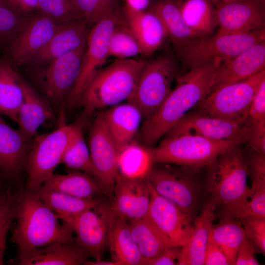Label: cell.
Instances as JSON below:
<instances>
[{"label": "cell", "mask_w": 265, "mask_h": 265, "mask_svg": "<svg viewBox=\"0 0 265 265\" xmlns=\"http://www.w3.org/2000/svg\"><path fill=\"white\" fill-rule=\"evenodd\" d=\"M224 59L217 58L189 68L176 78L177 85L159 109L143 121L140 143L149 147L158 141L211 92L218 69Z\"/></svg>", "instance_id": "obj_1"}, {"label": "cell", "mask_w": 265, "mask_h": 265, "mask_svg": "<svg viewBox=\"0 0 265 265\" xmlns=\"http://www.w3.org/2000/svg\"><path fill=\"white\" fill-rule=\"evenodd\" d=\"M14 220L11 240L16 245L18 255L56 242L75 241L71 226L35 194L25 190L17 193Z\"/></svg>", "instance_id": "obj_2"}, {"label": "cell", "mask_w": 265, "mask_h": 265, "mask_svg": "<svg viewBox=\"0 0 265 265\" xmlns=\"http://www.w3.org/2000/svg\"><path fill=\"white\" fill-rule=\"evenodd\" d=\"M145 63L141 59H116L93 77L83 91L78 105L89 113L130 101Z\"/></svg>", "instance_id": "obj_3"}, {"label": "cell", "mask_w": 265, "mask_h": 265, "mask_svg": "<svg viewBox=\"0 0 265 265\" xmlns=\"http://www.w3.org/2000/svg\"><path fill=\"white\" fill-rule=\"evenodd\" d=\"M155 163L145 179L160 195L194 218L204 203L207 192L200 171L169 163Z\"/></svg>", "instance_id": "obj_4"}, {"label": "cell", "mask_w": 265, "mask_h": 265, "mask_svg": "<svg viewBox=\"0 0 265 265\" xmlns=\"http://www.w3.org/2000/svg\"><path fill=\"white\" fill-rule=\"evenodd\" d=\"M243 144L195 135L165 137L152 147L155 163H169L201 171L222 154Z\"/></svg>", "instance_id": "obj_5"}, {"label": "cell", "mask_w": 265, "mask_h": 265, "mask_svg": "<svg viewBox=\"0 0 265 265\" xmlns=\"http://www.w3.org/2000/svg\"><path fill=\"white\" fill-rule=\"evenodd\" d=\"M265 41V28L242 33L216 34L187 41L176 49L178 58L189 68L217 58L231 59Z\"/></svg>", "instance_id": "obj_6"}, {"label": "cell", "mask_w": 265, "mask_h": 265, "mask_svg": "<svg viewBox=\"0 0 265 265\" xmlns=\"http://www.w3.org/2000/svg\"><path fill=\"white\" fill-rule=\"evenodd\" d=\"M240 146L222 154L205 168L206 191L216 206L224 207L235 202L250 187Z\"/></svg>", "instance_id": "obj_7"}, {"label": "cell", "mask_w": 265, "mask_h": 265, "mask_svg": "<svg viewBox=\"0 0 265 265\" xmlns=\"http://www.w3.org/2000/svg\"><path fill=\"white\" fill-rule=\"evenodd\" d=\"M265 80V69L211 91L194 109L244 125L254 95Z\"/></svg>", "instance_id": "obj_8"}, {"label": "cell", "mask_w": 265, "mask_h": 265, "mask_svg": "<svg viewBox=\"0 0 265 265\" xmlns=\"http://www.w3.org/2000/svg\"><path fill=\"white\" fill-rule=\"evenodd\" d=\"M77 124L62 125L55 130L34 137L25 169L27 180L25 190L35 193L60 163L63 152Z\"/></svg>", "instance_id": "obj_9"}, {"label": "cell", "mask_w": 265, "mask_h": 265, "mask_svg": "<svg viewBox=\"0 0 265 265\" xmlns=\"http://www.w3.org/2000/svg\"><path fill=\"white\" fill-rule=\"evenodd\" d=\"M175 58L164 54L146 62L139 75L132 99L141 111L144 119L153 114L172 91L173 80L178 76Z\"/></svg>", "instance_id": "obj_10"}, {"label": "cell", "mask_w": 265, "mask_h": 265, "mask_svg": "<svg viewBox=\"0 0 265 265\" xmlns=\"http://www.w3.org/2000/svg\"><path fill=\"white\" fill-rule=\"evenodd\" d=\"M115 218L110 202H98L77 215L70 224L76 242L95 260H103L109 248Z\"/></svg>", "instance_id": "obj_11"}, {"label": "cell", "mask_w": 265, "mask_h": 265, "mask_svg": "<svg viewBox=\"0 0 265 265\" xmlns=\"http://www.w3.org/2000/svg\"><path fill=\"white\" fill-rule=\"evenodd\" d=\"M121 21V18L115 11L89 30L80 74L65 102L67 107L78 105L85 88L105 63L108 57L109 37L115 26Z\"/></svg>", "instance_id": "obj_12"}, {"label": "cell", "mask_w": 265, "mask_h": 265, "mask_svg": "<svg viewBox=\"0 0 265 265\" xmlns=\"http://www.w3.org/2000/svg\"><path fill=\"white\" fill-rule=\"evenodd\" d=\"M94 178L100 185L101 193L111 199L118 175V148L101 112L90 128L88 139Z\"/></svg>", "instance_id": "obj_13"}, {"label": "cell", "mask_w": 265, "mask_h": 265, "mask_svg": "<svg viewBox=\"0 0 265 265\" xmlns=\"http://www.w3.org/2000/svg\"><path fill=\"white\" fill-rule=\"evenodd\" d=\"M86 42L76 50L55 58L42 72V88L56 106L65 102L79 77Z\"/></svg>", "instance_id": "obj_14"}, {"label": "cell", "mask_w": 265, "mask_h": 265, "mask_svg": "<svg viewBox=\"0 0 265 265\" xmlns=\"http://www.w3.org/2000/svg\"><path fill=\"white\" fill-rule=\"evenodd\" d=\"M146 181L149 187L151 196L147 215L166 237L172 246H186L192 233L194 218L173 202L159 194Z\"/></svg>", "instance_id": "obj_15"}, {"label": "cell", "mask_w": 265, "mask_h": 265, "mask_svg": "<svg viewBox=\"0 0 265 265\" xmlns=\"http://www.w3.org/2000/svg\"><path fill=\"white\" fill-rule=\"evenodd\" d=\"M183 134L218 140H236L243 144L246 143L247 132L244 125L193 109L185 115L165 135L172 137Z\"/></svg>", "instance_id": "obj_16"}, {"label": "cell", "mask_w": 265, "mask_h": 265, "mask_svg": "<svg viewBox=\"0 0 265 265\" xmlns=\"http://www.w3.org/2000/svg\"><path fill=\"white\" fill-rule=\"evenodd\" d=\"M218 34L248 32L265 28V3L238 0L215 6Z\"/></svg>", "instance_id": "obj_17"}, {"label": "cell", "mask_w": 265, "mask_h": 265, "mask_svg": "<svg viewBox=\"0 0 265 265\" xmlns=\"http://www.w3.org/2000/svg\"><path fill=\"white\" fill-rule=\"evenodd\" d=\"M150 198L145 179H131L118 174L110 202L115 216L130 223L146 216Z\"/></svg>", "instance_id": "obj_18"}, {"label": "cell", "mask_w": 265, "mask_h": 265, "mask_svg": "<svg viewBox=\"0 0 265 265\" xmlns=\"http://www.w3.org/2000/svg\"><path fill=\"white\" fill-rule=\"evenodd\" d=\"M39 15L31 16L22 33L9 48L12 63L20 65L29 62L63 26Z\"/></svg>", "instance_id": "obj_19"}, {"label": "cell", "mask_w": 265, "mask_h": 265, "mask_svg": "<svg viewBox=\"0 0 265 265\" xmlns=\"http://www.w3.org/2000/svg\"><path fill=\"white\" fill-rule=\"evenodd\" d=\"M32 142V138L12 128L0 115V172L5 179L16 178L25 169Z\"/></svg>", "instance_id": "obj_20"}, {"label": "cell", "mask_w": 265, "mask_h": 265, "mask_svg": "<svg viewBox=\"0 0 265 265\" xmlns=\"http://www.w3.org/2000/svg\"><path fill=\"white\" fill-rule=\"evenodd\" d=\"M263 69H265V41L231 59H225L218 69L211 92L246 79Z\"/></svg>", "instance_id": "obj_21"}, {"label": "cell", "mask_w": 265, "mask_h": 265, "mask_svg": "<svg viewBox=\"0 0 265 265\" xmlns=\"http://www.w3.org/2000/svg\"><path fill=\"white\" fill-rule=\"evenodd\" d=\"M216 205L211 196L195 217L190 239L181 247L177 265H204L205 252L213 222L218 217Z\"/></svg>", "instance_id": "obj_22"}, {"label": "cell", "mask_w": 265, "mask_h": 265, "mask_svg": "<svg viewBox=\"0 0 265 265\" xmlns=\"http://www.w3.org/2000/svg\"><path fill=\"white\" fill-rule=\"evenodd\" d=\"M88 25L82 19L64 24L30 61L47 65L53 59L76 50L86 42Z\"/></svg>", "instance_id": "obj_23"}, {"label": "cell", "mask_w": 265, "mask_h": 265, "mask_svg": "<svg viewBox=\"0 0 265 265\" xmlns=\"http://www.w3.org/2000/svg\"><path fill=\"white\" fill-rule=\"evenodd\" d=\"M124 12L127 26L137 40L142 54L149 56L157 51L167 37L158 16L150 10L135 11L126 5Z\"/></svg>", "instance_id": "obj_24"}, {"label": "cell", "mask_w": 265, "mask_h": 265, "mask_svg": "<svg viewBox=\"0 0 265 265\" xmlns=\"http://www.w3.org/2000/svg\"><path fill=\"white\" fill-rule=\"evenodd\" d=\"M90 257L76 241L56 242L19 255L21 265H80Z\"/></svg>", "instance_id": "obj_25"}, {"label": "cell", "mask_w": 265, "mask_h": 265, "mask_svg": "<svg viewBox=\"0 0 265 265\" xmlns=\"http://www.w3.org/2000/svg\"><path fill=\"white\" fill-rule=\"evenodd\" d=\"M104 114L118 149L135 140L144 118L135 105L130 102L122 103L109 107Z\"/></svg>", "instance_id": "obj_26"}, {"label": "cell", "mask_w": 265, "mask_h": 265, "mask_svg": "<svg viewBox=\"0 0 265 265\" xmlns=\"http://www.w3.org/2000/svg\"><path fill=\"white\" fill-rule=\"evenodd\" d=\"M21 84L24 98L18 112L16 123L23 134L33 138L42 125L53 117V111L49 103L22 78Z\"/></svg>", "instance_id": "obj_27"}, {"label": "cell", "mask_w": 265, "mask_h": 265, "mask_svg": "<svg viewBox=\"0 0 265 265\" xmlns=\"http://www.w3.org/2000/svg\"><path fill=\"white\" fill-rule=\"evenodd\" d=\"M40 188L56 191L82 199H93L101 193L99 184L92 175L74 171L66 174L53 173L43 183Z\"/></svg>", "instance_id": "obj_28"}, {"label": "cell", "mask_w": 265, "mask_h": 265, "mask_svg": "<svg viewBox=\"0 0 265 265\" xmlns=\"http://www.w3.org/2000/svg\"><path fill=\"white\" fill-rule=\"evenodd\" d=\"M155 164L152 147L135 140L118 149V174L131 179H145Z\"/></svg>", "instance_id": "obj_29"}, {"label": "cell", "mask_w": 265, "mask_h": 265, "mask_svg": "<svg viewBox=\"0 0 265 265\" xmlns=\"http://www.w3.org/2000/svg\"><path fill=\"white\" fill-rule=\"evenodd\" d=\"M148 10L160 19L167 37L170 39L175 49L187 41L199 37L186 24L176 0H157Z\"/></svg>", "instance_id": "obj_30"}, {"label": "cell", "mask_w": 265, "mask_h": 265, "mask_svg": "<svg viewBox=\"0 0 265 265\" xmlns=\"http://www.w3.org/2000/svg\"><path fill=\"white\" fill-rule=\"evenodd\" d=\"M112 259L117 265H145L142 256L132 236L129 223L115 216L109 244Z\"/></svg>", "instance_id": "obj_31"}, {"label": "cell", "mask_w": 265, "mask_h": 265, "mask_svg": "<svg viewBox=\"0 0 265 265\" xmlns=\"http://www.w3.org/2000/svg\"><path fill=\"white\" fill-rule=\"evenodd\" d=\"M183 19L199 37L212 35L217 25L211 0H176Z\"/></svg>", "instance_id": "obj_32"}, {"label": "cell", "mask_w": 265, "mask_h": 265, "mask_svg": "<svg viewBox=\"0 0 265 265\" xmlns=\"http://www.w3.org/2000/svg\"><path fill=\"white\" fill-rule=\"evenodd\" d=\"M21 79L11 62L0 60V115L15 122L24 98Z\"/></svg>", "instance_id": "obj_33"}, {"label": "cell", "mask_w": 265, "mask_h": 265, "mask_svg": "<svg viewBox=\"0 0 265 265\" xmlns=\"http://www.w3.org/2000/svg\"><path fill=\"white\" fill-rule=\"evenodd\" d=\"M128 223L132 238L146 261L173 246L147 215Z\"/></svg>", "instance_id": "obj_34"}, {"label": "cell", "mask_w": 265, "mask_h": 265, "mask_svg": "<svg viewBox=\"0 0 265 265\" xmlns=\"http://www.w3.org/2000/svg\"><path fill=\"white\" fill-rule=\"evenodd\" d=\"M41 201L69 225L79 214L98 202L94 199H82L63 193L40 188L35 193Z\"/></svg>", "instance_id": "obj_35"}, {"label": "cell", "mask_w": 265, "mask_h": 265, "mask_svg": "<svg viewBox=\"0 0 265 265\" xmlns=\"http://www.w3.org/2000/svg\"><path fill=\"white\" fill-rule=\"evenodd\" d=\"M217 215L220 219L212 225V237L229 265H235L238 250L245 237L241 222L223 212Z\"/></svg>", "instance_id": "obj_36"}, {"label": "cell", "mask_w": 265, "mask_h": 265, "mask_svg": "<svg viewBox=\"0 0 265 265\" xmlns=\"http://www.w3.org/2000/svg\"><path fill=\"white\" fill-rule=\"evenodd\" d=\"M60 163L68 169L83 172L94 177V170L88 145L78 125L63 152Z\"/></svg>", "instance_id": "obj_37"}, {"label": "cell", "mask_w": 265, "mask_h": 265, "mask_svg": "<svg viewBox=\"0 0 265 265\" xmlns=\"http://www.w3.org/2000/svg\"><path fill=\"white\" fill-rule=\"evenodd\" d=\"M240 221L252 218H265V190L249 189L235 202L222 207L221 211Z\"/></svg>", "instance_id": "obj_38"}, {"label": "cell", "mask_w": 265, "mask_h": 265, "mask_svg": "<svg viewBox=\"0 0 265 265\" xmlns=\"http://www.w3.org/2000/svg\"><path fill=\"white\" fill-rule=\"evenodd\" d=\"M29 14L21 13L0 2V45L8 49L29 21Z\"/></svg>", "instance_id": "obj_39"}, {"label": "cell", "mask_w": 265, "mask_h": 265, "mask_svg": "<svg viewBox=\"0 0 265 265\" xmlns=\"http://www.w3.org/2000/svg\"><path fill=\"white\" fill-rule=\"evenodd\" d=\"M139 54H142L141 48L129 27L121 23L116 25L109 39L108 57L127 59Z\"/></svg>", "instance_id": "obj_40"}, {"label": "cell", "mask_w": 265, "mask_h": 265, "mask_svg": "<svg viewBox=\"0 0 265 265\" xmlns=\"http://www.w3.org/2000/svg\"><path fill=\"white\" fill-rule=\"evenodd\" d=\"M38 2L37 12L56 23L81 19L74 0H38Z\"/></svg>", "instance_id": "obj_41"}, {"label": "cell", "mask_w": 265, "mask_h": 265, "mask_svg": "<svg viewBox=\"0 0 265 265\" xmlns=\"http://www.w3.org/2000/svg\"><path fill=\"white\" fill-rule=\"evenodd\" d=\"M118 0H74L81 19L93 26L114 11Z\"/></svg>", "instance_id": "obj_42"}, {"label": "cell", "mask_w": 265, "mask_h": 265, "mask_svg": "<svg viewBox=\"0 0 265 265\" xmlns=\"http://www.w3.org/2000/svg\"><path fill=\"white\" fill-rule=\"evenodd\" d=\"M242 155L251 181L252 190H265V154L247 146Z\"/></svg>", "instance_id": "obj_43"}, {"label": "cell", "mask_w": 265, "mask_h": 265, "mask_svg": "<svg viewBox=\"0 0 265 265\" xmlns=\"http://www.w3.org/2000/svg\"><path fill=\"white\" fill-rule=\"evenodd\" d=\"M246 237L255 247L257 253L265 254V218L241 221Z\"/></svg>", "instance_id": "obj_44"}, {"label": "cell", "mask_w": 265, "mask_h": 265, "mask_svg": "<svg viewBox=\"0 0 265 265\" xmlns=\"http://www.w3.org/2000/svg\"><path fill=\"white\" fill-rule=\"evenodd\" d=\"M17 193H13L10 187L0 195V227L15 219Z\"/></svg>", "instance_id": "obj_45"}, {"label": "cell", "mask_w": 265, "mask_h": 265, "mask_svg": "<svg viewBox=\"0 0 265 265\" xmlns=\"http://www.w3.org/2000/svg\"><path fill=\"white\" fill-rule=\"evenodd\" d=\"M264 120H265V80L261 83L254 95L247 119L251 121Z\"/></svg>", "instance_id": "obj_46"}, {"label": "cell", "mask_w": 265, "mask_h": 265, "mask_svg": "<svg viewBox=\"0 0 265 265\" xmlns=\"http://www.w3.org/2000/svg\"><path fill=\"white\" fill-rule=\"evenodd\" d=\"M204 265H230L226 256L214 240L212 231L205 249Z\"/></svg>", "instance_id": "obj_47"}, {"label": "cell", "mask_w": 265, "mask_h": 265, "mask_svg": "<svg viewBox=\"0 0 265 265\" xmlns=\"http://www.w3.org/2000/svg\"><path fill=\"white\" fill-rule=\"evenodd\" d=\"M254 245L246 237L244 238L238 250L235 265H258Z\"/></svg>", "instance_id": "obj_48"}, {"label": "cell", "mask_w": 265, "mask_h": 265, "mask_svg": "<svg viewBox=\"0 0 265 265\" xmlns=\"http://www.w3.org/2000/svg\"><path fill=\"white\" fill-rule=\"evenodd\" d=\"M181 247H167L155 257L147 260L146 265H177Z\"/></svg>", "instance_id": "obj_49"}, {"label": "cell", "mask_w": 265, "mask_h": 265, "mask_svg": "<svg viewBox=\"0 0 265 265\" xmlns=\"http://www.w3.org/2000/svg\"><path fill=\"white\" fill-rule=\"evenodd\" d=\"M12 8L17 11L29 14L38 9V0H5Z\"/></svg>", "instance_id": "obj_50"}, {"label": "cell", "mask_w": 265, "mask_h": 265, "mask_svg": "<svg viewBox=\"0 0 265 265\" xmlns=\"http://www.w3.org/2000/svg\"><path fill=\"white\" fill-rule=\"evenodd\" d=\"M126 5L138 11H147L151 6V0H124Z\"/></svg>", "instance_id": "obj_51"}, {"label": "cell", "mask_w": 265, "mask_h": 265, "mask_svg": "<svg viewBox=\"0 0 265 265\" xmlns=\"http://www.w3.org/2000/svg\"><path fill=\"white\" fill-rule=\"evenodd\" d=\"M12 223L8 222L0 227V265L3 264L7 234Z\"/></svg>", "instance_id": "obj_52"}, {"label": "cell", "mask_w": 265, "mask_h": 265, "mask_svg": "<svg viewBox=\"0 0 265 265\" xmlns=\"http://www.w3.org/2000/svg\"><path fill=\"white\" fill-rule=\"evenodd\" d=\"M84 265H117V263L111 260L110 261L101 260L90 261L87 260L84 263Z\"/></svg>", "instance_id": "obj_53"}, {"label": "cell", "mask_w": 265, "mask_h": 265, "mask_svg": "<svg viewBox=\"0 0 265 265\" xmlns=\"http://www.w3.org/2000/svg\"><path fill=\"white\" fill-rule=\"evenodd\" d=\"M3 179H6L0 172V195L6 189L5 186H4Z\"/></svg>", "instance_id": "obj_54"}, {"label": "cell", "mask_w": 265, "mask_h": 265, "mask_svg": "<svg viewBox=\"0 0 265 265\" xmlns=\"http://www.w3.org/2000/svg\"><path fill=\"white\" fill-rule=\"evenodd\" d=\"M211 0L212 2V3L214 4V5L215 6L222 3H228V2L236 1L238 0Z\"/></svg>", "instance_id": "obj_55"}, {"label": "cell", "mask_w": 265, "mask_h": 265, "mask_svg": "<svg viewBox=\"0 0 265 265\" xmlns=\"http://www.w3.org/2000/svg\"><path fill=\"white\" fill-rule=\"evenodd\" d=\"M258 1H259L262 3H265V0H257Z\"/></svg>", "instance_id": "obj_56"}, {"label": "cell", "mask_w": 265, "mask_h": 265, "mask_svg": "<svg viewBox=\"0 0 265 265\" xmlns=\"http://www.w3.org/2000/svg\"><path fill=\"white\" fill-rule=\"evenodd\" d=\"M0 2H5V3H7L5 2V0H0Z\"/></svg>", "instance_id": "obj_57"}]
</instances>
